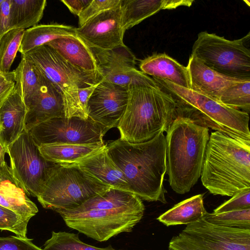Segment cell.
<instances>
[{
    "label": "cell",
    "mask_w": 250,
    "mask_h": 250,
    "mask_svg": "<svg viewBox=\"0 0 250 250\" xmlns=\"http://www.w3.org/2000/svg\"><path fill=\"white\" fill-rule=\"evenodd\" d=\"M144 211V204L136 194L110 188L76 208L56 212L68 228L104 242L121 233L131 232Z\"/></svg>",
    "instance_id": "1"
},
{
    "label": "cell",
    "mask_w": 250,
    "mask_h": 250,
    "mask_svg": "<svg viewBox=\"0 0 250 250\" xmlns=\"http://www.w3.org/2000/svg\"><path fill=\"white\" fill-rule=\"evenodd\" d=\"M163 131L142 143L119 138L106 145L109 157L125 175L130 190L141 199L167 203L164 187L167 172L166 140Z\"/></svg>",
    "instance_id": "2"
},
{
    "label": "cell",
    "mask_w": 250,
    "mask_h": 250,
    "mask_svg": "<svg viewBox=\"0 0 250 250\" xmlns=\"http://www.w3.org/2000/svg\"><path fill=\"white\" fill-rule=\"evenodd\" d=\"M200 177L202 185L213 195L231 197L250 189V140L212 132Z\"/></svg>",
    "instance_id": "3"
},
{
    "label": "cell",
    "mask_w": 250,
    "mask_h": 250,
    "mask_svg": "<svg viewBox=\"0 0 250 250\" xmlns=\"http://www.w3.org/2000/svg\"><path fill=\"white\" fill-rule=\"evenodd\" d=\"M125 111L117 127L122 140L142 143L167 131L177 116L178 103L158 84L132 85Z\"/></svg>",
    "instance_id": "4"
},
{
    "label": "cell",
    "mask_w": 250,
    "mask_h": 250,
    "mask_svg": "<svg viewBox=\"0 0 250 250\" xmlns=\"http://www.w3.org/2000/svg\"><path fill=\"white\" fill-rule=\"evenodd\" d=\"M166 132L169 183L175 192L183 194L190 190L201 176L209 128L177 116Z\"/></svg>",
    "instance_id": "5"
},
{
    "label": "cell",
    "mask_w": 250,
    "mask_h": 250,
    "mask_svg": "<svg viewBox=\"0 0 250 250\" xmlns=\"http://www.w3.org/2000/svg\"><path fill=\"white\" fill-rule=\"evenodd\" d=\"M152 78L180 101L177 116L188 118L197 124L215 131L250 140L249 113L228 106L201 92L180 86L164 79Z\"/></svg>",
    "instance_id": "6"
},
{
    "label": "cell",
    "mask_w": 250,
    "mask_h": 250,
    "mask_svg": "<svg viewBox=\"0 0 250 250\" xmlns=\"http://www.w3.org/2000/svg\"><path fill=\"white\" fill-rule=\"evenodd\" d=\"M23 55L61 92L65 117L87 120L80 106L78 90L99 83L101 74L75 67L46 44Z\"/></svg>",
    "instance_id": "7"
},
{
    "label": "cell",
    "mask_w": 250,
    "mask_h": 250,
    "mask_svg": "<svg viewBox=\"0 0 250 250\" xmlns=\"http://www.w3.org/2000/svg\"><path fill=\"white\" fill-rule=\"evenodd\" d=\"M109 188L75 166L53 164L37 198L44 208L56 212L76 208Z\"/></svg>",
    "instance_id": "8"
},
{
    "label": "cell",
    "mask_w": 250,
    "mask_h": 250,
    "mask_svg": "<svg viewBox=\"0 0 250 250\" xmlns=\"http://www.w3.org/2000/svg\"><path fill=\"white\" fill-rule=\"evenodd\" d=\"M250 32L239 39L229 40L202 31L194 42L191 55L209 68L224 75L250 79V50L246 46Z\"/></svg>",
    "instance_id": "9"
},
{
    "label": "cell",
    "mask_w": 250,
    "mask_h": 250,
    "mask_svg": "<svg viewBox=\"0 0 250 250\" xmlns=\"http://www.w3.org/2000/svg\"><path fill=\"white\" fill-rule=\"evenodd\" d=\"M173 250H250V229L212 224L204 218L188 225L170 241Z\"/></svg>",
    "instance_id": "10"
},
{
    "label": "cell",
    "mask_w": 250,
    "mask_h": 250,
    "mask_svg": "<svg viewBox=\"0 0 250 250\" xmlns=\"http://www.w3.org/2000/svg\"><path fill=\"white\" fill-rule=\"evenodd\" d=\"M108 130L89 119L56 117L40 123L28 132L39 146L43 145L104 143Z\"/></svg>",
    "instance_id": "11"
},
{
    "label": "cell",
    "mask_w": 250,
    "mask_h": 250,
    "mask_svg": "<svg viewBox=\"0 0 250 250\" xmlns=\"http://www.w3.org/2000/svg\"><path fill=\"white\" fill-rule=\"evenodd\" d=\"M10 167L29 195L37 197L53 163L46 160L29 132L25 129L7 146Z\"/></svg>",
    "instance_id": "12"
},
{
    "label": "cell",
    "mask_w": 250,
    "mask_h": 250,
    "mask_svg": "<svg viewBox=\"0 0 250 250\" xmlns=\"http://www.w3.org/2000/svg\"><path fill=\"white\" fill-rule=\"evenodd\" d=\"M86 45L104 81L125 87L157 84L152 78L136 68V57L124 44L111 49Z\"/></svg>",
    "instance_id": "13"
},
{
    "label": "cell",
    "mask_w": 250,
    "mask_h": 250,
    "mask_svg": "<svg viewBox=\"0 0 250 250\" xmlns=\"http://www.w3.org/2000/svg\"><path fill=\"white\" fill-rule=\"evenodd\" d=\"M128 87L102 80L87 104L88 119L107 130L117 126L128 102Z\"/></svg>",
    "instance_id": "14"
},
{
    "label": "cell",
    "mask_w": 250,
    "mask_h": 250,
    "mask_svg": "<svg viewBox=\"0 0 250 250\" xmlns=\"http://www.w3.org/2000/svg\"><path fill=\"white\" fill-rule=\"evenodd\" d=\"M120 5L75 28L77 37L87 45L103 49H111L124 44L125 32L122 26Z\"/></svg>",
    "instance_id": "15"
},
{
    "label": "cell",
    "mask_w": 250,
    "mask_h": 250,
    "mask_svg": "<svg viewBox=\"0 0 250 250\" xmlns=\"http://www.w3.org/2000/svg\"><path fill=\"white\" fill-rule=\"evenodd\" d=\"M40 74L38 91L24 103V129L27 131L52 118L65 117L62 93L41 72Z\"/></svg>",
    "instance_id": "16"
},
{
    "label": "cell",
    "mask_w": 250,
    "mask_h": 250,
    "mask_svg": "<svg viewBox=\"0 0 250 250\" xmlns=\"http://www.w3.org/2000/svg\"><path fill=\"white\" fill-rule=\"evenodd\" d=\"M25 187L6 161L0 164V205L30 219L38 212Z\"/></svg>",
    "instance_id": "17"
},
{
    "label": "cell",
    "mask_w": 250,
    "mask_h": 250,
    "mask_svg": "<svg viewBox=\"0 0 250 250\" xmlns=\"http://www.w3.org/2000/svg\"><path fill=\"white\" fill-rule=\"evenodd\" d=\"M26 107L21 93L15 85L0 105V141L6 147L24 130Z\"/></svg>",
    "instance_id": "18"
},
{
    "label": "cell",
    "mask_w": 250,
    "mask_h": 250,
    "mask_svg": "<svg viewBox=\"0 0 250 250\" xmlns=\"http://www.w3.org/2000/svg\"><path fill=\"white\" fill-rule=\"evenodd\" d=\"M187 67L190 79V89L204 93L217 100L226 88L246 80L222 74L209 68L191 54Z\"/></svg>",
    "instance_id": "19"
},
{
    "label": "cell",
    "mask_w": 250,
    "mask_h": 250,
    "mask_svg": "<svg viewBox=\"0 0 250 250\" xmlns=\"http://www.w3.org/2000/svg\"><path fill=\"white\" fill-rule=\"evenodd\" d=\"M70 165L80 168L109 188L131 192L125 175L108 155L106 146Z\"/></svg>",
    "instance_id": "20"
},
{
    "label": "cell",
    "mask_w": 250,
    "mask_h": 250,
    "mask_svg": "<svg viewBox=\"0 0 250 250\" xmlns=\"http://www.w3.org/2000/svg\"><path fill=\"white\" fill-rule=\"evenodd\" d=\"M193 0H121L122 26L126 30L161 10L173 9L180 6L190 7Z\"/></svg>",
    "instance_id": "21"
},
{
    "label": "cell",
    "mask_w": 250,
    "mask_h": 250,
    "mask_svg": "<svg viewBox=\"0 0 250 250\" xmlns=\"http://www.w3.org/2000/svg\"><path fill=\"white\" fill-rule=\"evenodd\" d=\"M140 71L152 78L164 79L180 86L190 89V82L187 66L167 54L155 53L142 60Z\"/></svg>",
    "instance_id": "22"
},
{
    "label": "cell",
    "mask_w": 250,
    "mask_h": 250,
    "mask_svg": "<svg viewBox=\"0 0 250 250\" xmlns=\"http://www.w3.org/2000/svg\"><path fill=\"white\" fill-rule=\"evenodd\" d=\"M46 44L75 67L83 71L100 73L92 54L78 37L60 38Z\"/></svg>",
    "instance_id": "23"
},
{
    "label": "cell",
    "mask_w": 250,
    "mask_h": 250,
    "mask_svg": "<svg viewBox=\"0 0 250 250\" xmlns=\"http://www.w3.org/2000/svg\"><path fill=\"white\" fill-rule=\"evenodd\" d=\"M104 143L88 144H54L39 146L47 161L56 164H70L81 161L105 148Z\"/></svg>",
    "instance_id": "24"
},
{
    "label": "cell",
    "mask_w": 250,
    "mask_h": 250,
    "mask_svg": "<svg viewBox=\"0 0 250 250\" xmlns=\"http://www.w3.org/2000/svg\"><path fill=\"white\" fill-rule=\"evenodd\" d=\"M77 38L75 28L58 23L37 25L25 30L19 49L21 54L60 38Z\"/></svg>",
    "instance_id": "25"
},
{
    "label": "cell",
    "mask_w": 250,
    "mask_h": 250,
    "mask_svg": "<svg viewBox=\"0 0 250 250\" xmlns=\"http://www.w3.org/2000/svg\"><path fill=\"white\" fill-rule=\"evenodd\" d=\"M203 195L198 194L183 200L161 215L157 220L167 226L195 223L207 213Z\"/></svg>",
    "instance_id": "26"
},
{
    "label": "cell",
    "mask_w": 250,
    "mask_h": 250,
    "mask_svg": "<svg viewBox=\"0 0 250 250\" xmlns=\"http://www.w3.org/2000/svg\"><path fill=\"white\" fill-rule=\"evenodd\" d=\"M46 0H10L9 30L37 25L42 18Z\"/></svg>",
    "instance_id": "27"
},
{
    "label": "cell",
    "mask_w": 250,
    "mask_h": 250,
    "mask_svg": "<svg viewBox=\"0 0 250 250\" xmlns=\"http://www.w3.org/2000/svg\"><path fill=\"white\" fill-rule=\"evenodd\" d=\"M15 84L18 87L24 103L38 91L40 85L39 70L21 54L17 68L13 71Z\"/></svg>",
    "instance_id": "28"
},
{
    "label": "cell",
    "mask_w": 250,
    "mask_h": 250,
    "mask_svg": "<svg viewBox=\"0 0 250 250\" xmlns=\"http://www.w3.org/2000/svg\"><path fill=\"white\" fill-rule=\"evenodd\" d=\"M44 250H116L111 245L98 248L82 242L78 234L65 231H52L51 237L45 242Z\"/></svg>",
    "instance_id": "29"
},
{
    "label": "cell",
    "mask_w": 250,
    "mask_h": 250,
    "mask_svg": "<svg viewBox=\"0 0 250 250\" xmlns=\"http://www.w3.org/2000/svg\"><path fill=\"white\" fill-rule=\"evenodd\" d=\"M218 100L228 106L249 113L250 80H243L227 87Z\"/></svg>",
    "instance_id": "30"
},
{
    "label": "cell",
    "mask_w": 250,
    "mask_h": 250,
    "mask_svg": "<svg viewBox=\"0 0 250 250\" xmlns=\"http://www.w3.org/2000/svg\"><path fill=\"white\" fill-rule=\"evenodd\" d=\"M25 29H13L5 34L0 40V70L8 73L21 42Z\"/></svg>",
    "instance_id": "31"
},
{
    "label": "cell",
    "mask_w": 250,
    "mask_h": 250,
    "mask_svg": "<svg viewBox=\"0 0 250 250\" xmlns=\"http://www.w3.org/2000/svg\"><path fill=\"white\" fill-rule=\"evenodd\" d=\"M204 219L220 227L250 229V208L219 213L207 212Z\"/></svg>",
    "instance_id": "32"
},
{
    "label": "cell",
    "mask_w": 250,
    "mask_h": 250,
    "mask_svg": "<svg viewBox=\"0 0 250 250\" xmlns=\"http://www.w3.org/2000/svg\"><path fill=\"white\" fill-rule=\"evenodd\" d=\"M29 219L0 205V229L8 230L16 236L27 238V229Z\"/></svg>",
    "instance_id": "33"
},
{
    "label": "cell",
    "mask_w": 250,
    "mask_h": 250,
    "mask_svg": "<svg viewBox=\"0 0 250 250\" xmlns=\"http://www.w3.org/2000/svg\"><path fill=\"white\" fill-rule=\"evenodd\" d=\"M121 0H92L91 2L78 16L79 27L83 25L95 16L120 5Z\"/></svg>",
    "instance_id": "34"
},
{
    "label": "cell",
    "mask_w": 250,
    "mask_h": 250,
    "mask_svg": "<svg viewBox=\"0 0 250 250\" xmlns=\"http://www.w3.org/2000/svg\"><path fill=\"white\" fill-rule=\"evenodd\" d=\"M250 208V189H245L234 195L213 210L219 213Z\"/></svg>",
    "instance_id": "35"
},
{
    "label": "cell",
    "mask_w": 250,
    "mask_h": 250,
    "mask_svg": "<svg viewBox=\"0 0 250 250\" xmlns=\"http://www.w3.org/2000/svg\"><path fill=\"white\" fill-rule=\"evenodd\" d=\"M0 250H44L32 242V239L16 236L0 237Z\"/></svg>",
    "instance_id": "36"
},
{
    "label": "cell",
    "mask_w": 250,
    "mask_h": 250,
    "mask_svg": "<svg viewBox=\"0 0 250 250\" xmlns=\"http://www.w3.org/2000/svg\"><path fill=\"white\" fill-rule=\"evenodd\" d=\"M10 0H0V40L9 30Z\"/></svg>",
    "instance_id": "37"
},
{
    "label": "cell",
    "mask_w": 250,
    "mask_h": 250,
    "mask_svg": "<svg viewBox=\"0 0 250 250\" xmlns=\"http://www.w3.org/2000/svg\"><path fill=\"white\" fill-rule=\"evenodd\" d=\"M92 0H62V2L73 14L79 16L91 2Z\"/></svg>",
    "instance_id": "38"
},
{
    "label": "cell",
    "mask_w": 250,
    "mask_h": 250,
    "mask_svg": "<svg viewBox=\"0 0 250 250\" xmlns=\"http://www.w3.org/2000/svg\"><path fill=\"white\" fill-rule=\"evenodd\" d=\"M15 84L14 80L5 82L0 84V95L7 92L10 91Z\"/></svg>",
    "instance_id": "39"
},
{
    "label": "cell",
    "mask_w": 250,
    "mask_h": 250,
    "mask_svg": "<svg viewBox=\"0 0 250 250\" xmlns=\"http://www.w3.org/2000/svg\"><path fill=\"white\" fill-rule=\"evenodd\" d=\"M14 80L13 71L0 75V84L7 81Z\"/></svg>",
    "instance_id": "40"
},
{
    "label": "cell",
    "mask_w": 250,
    "mask_h": 250,
    "mask_svg": "<svg viewBox=\"0 0 250 250\" xmlns=\"http://www.w3.org/2000/svg\"><path fill=\"white\" fill-rule=\"evenodd\" d=\"M7 147L5 146L0 141V164L5 162V154H7Z\"/></svg>",
    "instance_id": "41"
},
{
    "label": "cell",
    "mask_w": 250,
    "mask_h": 250,
    "mask_svg": "<svg viewBox=\"0 0 250 250\" xmlns=\"http://www.w3.org/2000/svg\"><path fill=\"white\" fill-rule=\"evenodd\" d=\"M10 91L7 92L2 95H0V105L1 104L3 103V102L4 101V100L6 98V97L8 96L9 94L10 93Z\"/></svg>",
    "instance_id": "42"
},
{
    "label": "cell",
    "mask_w": 250,
    "mask_h": 250,
    "mask_svg": "<svg viewBox=\"0 0 250 250\" xmlns=\"http://www.w3.org/2000/svg\"><path fill=\"white\" fill-rule=\"evenodd\" d=\"M244 1L246 2V3H247V4L250 6V2L249 0H244Z\"/></svg>",
    "instance_id": "43"
},
{
    "label": "cell",
    "mask_w": 250,
    "mask_h": 250,
    "mask_svg": "<svg viewBox=\"0 0 250 250\" xmlns=\"http://www.w3.org/2000/svg\"><path fill=\"white\" fill-rule=\"evenodd\" d=\"M2 74H4L3 73H2L1 70H0V75H1Z\"/></svg>",
    "instance_id": "44"
},
{
    "label": "cell",
    "mask_w": 250,
    "mask_h": 250,
    "mask_svg": "<svg viewBox=\"0 0 250 250\" xmlns=\"http://www.w3.org/2000/svg\"><path fill=\"white\" fill-rule=\"evenodd\" d=\"M168 250H172V249H168Z\"/></svg>",
    "instance_id": "45"
}]
</instances>
